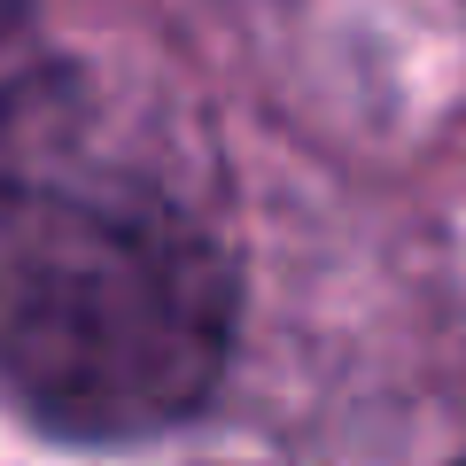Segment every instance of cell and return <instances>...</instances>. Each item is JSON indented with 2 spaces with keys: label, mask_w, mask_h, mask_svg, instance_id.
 Here are the masks:
<instances>
[{
  "label": "cell",
  "mask_w": 466,
  "mask_h": 466,
  "mask_svg": "<svg viewBox=\"0 0 466 466\" xmlns=\"http://www.w3.org/2000/svg\"><path fill=\"white\" fill-rule=\"evenodd\" d=\"M233 350V257L133 156L86 148L55 94H0V397L47 435H164Z\"/></svg>",
  "instance_id": "6da1fadb"
},
{
  "label": "cell",
  "mask_w": 466,
  "mask_h": 466,
  "mask_svg": "<svg viewBox=\"0 0 466 466\" xmlns=\"http://www.w3.org/2000/svg\"><path fill=\"white\" fill-rule=\"evenodd\" d=\"M24 16H32V0H0V47L24 32Z\"/></svg>",
  "instance_id": "7a4b0ae2"
}]
</instances>
